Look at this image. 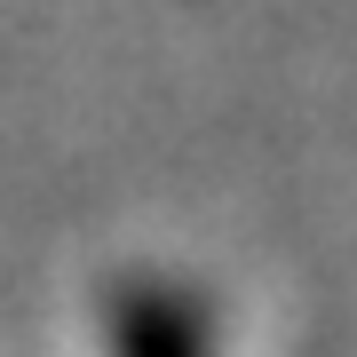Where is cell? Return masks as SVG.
<instances>
[{
    "label": "cell",
    "mask_w": 357,
    "mask_h": 357,
    "mask_svg": "<svg viewBox=\"0 0 357 357\" xmlns=\"http://www.w3.org/2000/svg\"><path fill=\"white\" fill-rule=\"evenodd\" d=\"M128 357H199V333H191V310L143 294L128 302Z\"/></svg>",
    "instance_id": "6da1fadb"
}]
</instances>
